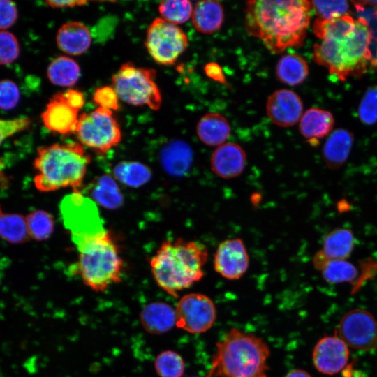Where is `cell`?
Here are the masks:
<instances>
[{"label":"cell","instance_id":"obj_1","mask_svg":"<svg viewBox=\"0 0 377 377\" xmlns=\"http://www.w3.org/2000/svg\"><path fill=\"white\" fill-rule=\"evenodd\" d=\"M313 31L320 39L313 48L316 64L342 81L365 72L371 59L372 34L364 17L345 15L330 20L317 18Z\"/></svg>","mask_w":377,"mask_h":377},{"label":"cell","instance_id":"obj_2","mask_svg":"<svg viewBox=\"0 0 377 377\" xmlns=\"http://www.w3.org/2000/svg\"><path fill=\"white\" fill-rule=\"evenodd\" d=\"M312 6L305 0H253L246 4L247 34L259 38L267 50L279 54L302 45L310 23Z\"/></svg>","mask_w":377,"mask_h":377},{"label":"cell","instance_id":"obj_3","mask_svg":"<svg viewBox=\"0 0 377 377\" xmlns=\"http://www.w3.org/2000/svg\"><path fill=\"white\" fill-rule=\"evenodd\" d=\"M208 258L205 245L182 238L163 242L150 260L156 283L173 297L194 285L205 275Z\"/></svg>","mask_w":377,"mask_h":377},{"label":"cell","instance_id":"obj_4","mask_svg":"<svg viewBox=\"0 0 377 377\" xmlns=\"http://www.w3.org/2000/svg\"><path fill=\"white\" fill-rule=\"evenodd\" d=\"M91 161L90 155L79 142L40 147L33 162L34 186L41 192L66 188L79 191Z\"/></svg>","mask_w":377,"mask_h":377},{"label":"cell","instance_id":"obj_5","mask_svg":"<svg viewBox=\"0 0 377 377\" xmlns=\"http://www.w3.org/2000/svg\"><path fill=\"white\" fill-rule=\"evenodd\" d=\"M269 349L260 337L231 328L216 344L208 377H267Z\"/></svg>","mask_w":377,"mask_h":377},{"label":"cell","instance_id":"obj_6","mask_svg":"<svg viewBox=\"0 0 377 377\" xmlns=\"http://www.w3.org/2000/svg\"><path fill=\"white\" fill-rule=\"evenodd\" d=\"M78 249L75 272L96 292H104L121 281L124 261L111 234L103 230L75 242Z\"/></svg>","mask_w":377,"mask_h":377},{"label":"cell","instance_id":"obj_7","mask_svg":"<svg viewBox=\"0 0 377 377\" xmlns=\"http://www.w3.org/2000/svg\"><path fill=\"white\" fill-rule=\"evenodd\" d=\"M156 71L132 62L123 64L112 77V86L122 101L134 106L160 109L162 96L156 82Z\"/></svg>","mask_w":377,"mask_h":377},{"label":"cell","instance_id":"obj_8","mask_svg":"<svg viewBox=\"0 0 377 377\" xmlns=\"http://www.w3.org/2000/svg\"><path fill=\"white\" fill-rule=\"evenodd\" d=\"M74 133L79 143L99 155L105 154L121 140V128L112 111L98 107L80 115Z\"/></svg>","mask_w":377,"mask_h":377},{"label":"cell","instance_id":"obj_9","mask_svg":"<svg viewBox=\"0 0 377 377\" xmlns=\"http://www.w3.org/2000/svg\"><path fill=\"white\" fill-rule=\"evenodd\" d=\"M187 46L188 38L178 25L161 17L154 19L149 24L145 47L156 63L165 66L174 64Z\"/></svg>","mask_w":377,"mask_h":377},{"label":"cell","instance_id":"obj_10","mask_svg":"<svg viewBox=\"0 0 377 377\" xmlns=\"http://www.w3.org/2000/svg\"><path fill=\"white\" fill-rule=\"evenodd\" d=\"M336 334L353 349H377V320L366 309H354L346 313L339 323Z\"/></svg>","mask_w":377,"mask_h":377},{"label":"cell","instance_id":"obj_11","mask_svg":"<svg viewBox=\"0 0 377 377\" xmlns=\"http://www.w3.org/2000/svg\"><path fill=\"white\" fill-rule=\"evenodd\" d=\"M176 325L192 334L209 330L216 319L214 302L208 296L191 293L182 297L176 309Z\"/></svg>","mask_w":377,"mask_h":377},{"label":"cell","instance_id":"obj_12","mask_svg":"<svg viewBox=\"0 0 377 377\" xmlns=\"http://www.w3.org/2000/svg\"><path fill=\"white\" fill-rule=\"evenodd\" d=\"M61 210L64 222L71 230L75 242L105 230L99 223L95 205L79 191H74L62 201Z\"/></svg>","mask_w":377,"mask_h":377},{"label":"cell","instance_id":"obj_13","mask_svg":"<svg viewBox=\"0 0 377 377\" xmlns=\"http://www.w3.org/2000/svg\"><path fill=\"white\" fill-rule=\"evenodd\" d=\"M214 270L228 280H237L246 272L249 256L246 246L240 238L221 242L214 254Z\"/></svg>","mask_w":377,"mask_h":377},{"label":"cell","instance_id":"obj_14","mask_svg":"<svg viewBox=\"0 0 377 377\" xmlns=\"http://www.w3.org/2000/svg\"><path fill=\"white\" fill-rule=\"evenodd\" d=\"M348 348L336 334L323 337L313 348V364L319 372L325 375L332 376L342 372L350 363Z\"/></svg>","mask_w":377,"mask_h":377},{"label":"cell","instance_id":"obj_15","mask_svg":"<svg viewBox=\"0 0 377 377\" xmlns=\"http://www.w3.org/2000/svg\"><path fill=\"white\" fill-rule=\"evenodd\" d=\"M266 113L274 124L281 127L292 126L300 121L303 114V103L293 91L279 89L269 96Z\"/></svg>","mask_w":377,"mask_h":377},{"label":"cell","instance_id":"obj_16","mask_svg":"<svg viewBox=\"0 0 377 377\" xmlns=\"http://www.w3.org/2000/svg\"><path fill=\"white\" fill-rule=\"evenodd\" d=\"M79 112L65 100L62 92L54 94L41 114L45 127L50 131L68 135L75 133L79 120Z\"/></svg>","mask_w":377,"mask_h":377},{"label":"cell","instance_id":"obj_17","mask_svg":"<svg viewBox=\"0 0 377 377\" xmlns=\"http://www.w3.org/2000/svg\"><path fill=\"white\" fill-rule=\"evenodd\" d=\"M246 164V154L235 142H225L217 147L210 158L212 171L219 177L230 179L239 177Z\"/></svg>","mask_w":377,"mask_h":377},{"label":"cell","instance_id":"obj_18","mask_svg":"<svg viewBox=\"0 0 377 377\" xmlns=\"http://www.w3.org/2000/svg\"><path fill=\"white\" fill-rule=\"evenodd\" d=\"M91 40L88 27L77 21L62 24L56 36L58 47L66 54L73 56L80 55L87 51Z\"/></svg>","mask_w":377,"mask_h":377},{"label":"cell","instance_id":"obj_19","mask_svg":"<svg viewBox=\"0 0 377 377\" xmlns=\"http://www.w3.org/2000/svg\"><path fill=\"white\" fill-rule=\"evenodd\" d=\"M334 119L327 110L312 108L302 114L299 124L302 135L313 146H317L320 140L327 135L333 128Z\"/></svg>","mask_w":377,"mask_h":377},{"label":"cell","instance_id":"obj_20","mask_svg":"<svg viewBox=\"0 0 377 377\" xmlns=\"http://www.w3.org/2000/svg\"><path fill=\"white\" fill-rule=\"evenodd\" d=\"M354 142L353 134L344 128L334 131L323 147V158L331 170L342 167L348 160Z\"/></svg>","mask_w":377,"mask_h":377},{"label":"cell","instance_id":"obj_21","mask_svg":"<svg viewBox=\"0 0 377 377\" xmlns=\"http://www.w3.org/2000/svg\"><path fill=\"white\" fill-rule=\"evenodd\" d=\"M140 319L147 332L154 334H163L176 325L175 309L165 302H151L142 309Z\"/></svg>","mask_w":377,"mask_h":377},{"label":"cell","instance_id":"obj_22","mask_svg":"<svg viewBox=\"0 0 377 377\" xmlns=\"http://www.w3.org/2000/svg\"><path fill=\"white\" fill-rule=\"evenodd\" d=\"M313 264L328 283H360L358 267L346 260H327L322 256H316L313 258Z\"/></svg>","mask_w":377,"mask_h":377},{"label":"cell","instance_id":"obj_23","mask_svg":"<svg viewBox=\"0 0 377 377\" xmlns=\"http://www.w3.org/2000/svg\"><path fill=\"white\" fill-rule=\"evenodd\" d=\"M160 159L167 172L173 175H182L191 165L193 151L185 141L172 140L161 149Z\"/></svg>","mask_w":377,"mask_h":377},{"label":"cell","instance_id":"obj_24","mask_svg":"<svg viewBox=\"0 0 377 377\" xmlns=\"http://www.w3.org/2000/svg\"><path fill=\"white\" fill-rule=\"evenodd\" d=\"M230 126L221 114L209 112L202 116L196 126L199 140L205 145L219 147L224 144L230 134Z\"/></svg>","mask_w":377,"mask_h":377},{"label":"cell","instance_id":"obj_25","mask_svg":"<svg viewBox=\"0 0 377 377\" xmlns=\"http://www.w3.org/2000/svg\"><path fill=\"white\" fill-rule=\"evenodd\" d=\"M191 18L193 25L198 32L214 34L221 27L223 22V6L218 1H199L193 6Z\"/></svg>","mask_w":377,"mask_h":377},{"label":"cell","instance_id":"obj_26","mask_svg":"<svg viewBox=\"0 0 377 377\" xmlns=\"http://www.w3.org/2000/svg\"><path fill=\"white\" fill-rule=\"evenodd\" d=\"M355 239L351 230L338 228L327 233L319 251L327 260H346L355 247Z\"/></svg>","mask_w":377,"mask_h":377},{"label":"cell","instance_id":"obj_27","mask_svg":"<svg viewBox=\"0 0 377 377\" xmlns=\"http://www.w3.org/2000/svg\"><path fill=\"white\" fill-rule=\"evenodd\" d=\"M309 74L306 61L300 55L287 54L282 56L276 66V75L281 82L290 86L302 83Z\"/></svg>","mask_w":377,"mask_h":377},{"label":"cell","instance_id":"obj_28","mask_svg":"<svg viewBox=\"0 0 377 377\" xmlns=\"http://www.w3.org/2000/svg\"><path fill=\"white\" fill-rule=\"evenodd\" d=\"M80 68L72 58L60 56L48 65L47 76L54 85L68 87L73 86L80 79Z\"/></svg>","mask_w":377,"mask_h":377},{"label":"cell","instance_id":"obj_29","mask_svg":"<svg viewBox=\"0 0 377 377\" xmlns=\"http://www.w3.org/2000/svg\"><path fill=\"white\" fill-rule=\"evenodd\" d=\"M91 197L101 205L108 209L119 207L123 202L120 189L112 177L103 175L95 181L91 187Z\"/></svg>","mask_w":377,"mask_h":377},{"label":"cell","instance_id":"obj_30","mask_svg":"<svg viewBox=\"0 0 377 377\" xmlns=\"http://www.w3.org/2000/svg\"><path fill=\"white\" fill-rule=\"evenodd\" d=\"M29 237L25 218L18 214L6 213L0 206V237L12 244H20Z\"/></svg>","mask_w":377,"mask_h":377},{"label":"cell","instance_id":"obj_31","mask_svg":"<svg viewBox=\"0 0 377 377\" xmlns=\"http://www.w3.org/2000/svg\"><path fill=\"white\" fill-rule=\"evenodd\" d=\"M114 177L121 183L132 187H138L147 183L151 172L145 165L136 161H122L114 168Z\"/></svg>","mask_w":377,"mask_h":377},{"label":"cell","instance_id":"obj_32","mask_svg":"<svg viewBox=\"0 0 377 377\" xmlns=\"http://www.w3.org/2000/svg\"><path fill=\"white\" fill-rule=\"evenodd\" d=\"M29 236L38 241L45 240L52 234L54 221L51 214L44 210H35L25 218Z\"/></svg>","mask_w":377,"mask_h":377},{"label":"cell","instance_id":"obj_33","mask_svg":"<svg viewBox=\"0 0 377 377\" xmlns=\"http://www.w3.org/2000/svg\"><path fill=\"white\" fill-rule=\"evenodd\" d=\"M193 10V6L188 0H167L158 4L161 18L176 25L187 22L192 16Z\"/></svg>","mask_w":377,"mask_h":377},{"label":"cell","instance_id":"obj_34","mask_svg":"<svg viewBox=\"0 0 377 377\" xmlns=\"http://www.w3.org/2000/svg\"><path fill=\"white\" fill-rule=\"evenodd\" d=\"M154 367L160 377H182L185 369L183 358L172 350L161 352L155 360Z\"/></svg>","mask_w":377,"mask_h":377},{"label":"cell","instance_id":"obj_35","mask_svg":"<svg viewBox=\"0 0 377 377\" xmlns=\"http://www.w3.org/2000/svg\"><path fill=\"white\" fill-rule=\"evenodd\" d=\"M358 115L366 125L377 122V86L370 87L364 93L358 108Z\"/></svg>","mask_w":377,"mask_h":377},{"label":"cell","instance_id":"obj_36","mask_svg":"<svg viewBox=\"0 0 377 377\" xmlns=\"http://www.w3.org/2000/svg\"><path fill=\"white\" fill-rule=\"evenodd\" d=\"M311 3L320 19L330 20L348 15L349 3L345 0L313 1Z\"/></svg>","mask_w":377,"mask_h":377},{"label":"cell","instance_id":"obj_37","mask_svg":"<svg viewBox=\"0 0 377 377\" xmlns=\"http://www.w3.org/2000/svg\"><path fill=\"white\" fill-rule=\"evenodd\" d=\"M20 45L15 35L0 30V65H8L15 61L20 54Z\"/></svg>","mask_w":377,"mask_h":377},{"label":"cell","instance_id":"obj_38","mask_svg":"<svg viewBox=\"0 0 377 377\" xmlns=\"http://www.w3.org/2000/svg\"><path fill=\"white\" fill-rule=\"evenodd\" d=\"M119 98L112 86H103L97 88L93 94V101L98 108L111 111L118 110Z\"/></svg>","mask_w":377,"mask_h":377},{"label":"cell","instance_id":"obj_39","mask_svg":"<svg viewBox=\"0 0 377 377\" xmlns=\"http://www.w3.org/2000/svg\"><path fill=\"white\" fill-rule=\"evenodd\" d=\"M20 98L17 84L10 80L0 81V108L10 110L18 103Z\"/></svg>","mask_w":377,"mask_h":377},{"label":"cell","instance_id":"obj_40","mask_svg":"<svg viewBox=\"0 0 377 377\" xmlns=\"http://www.w3.org/2000/svg\"><path fill=\"white\" fill-rule=\"evenodd\" d=\"M31 125V120L27 117L14 119H0V145L7 138L26 130Z\"/></svg>","mask_w":377,"mask_h":377},{"label":"cell","instance_id":"obj_41","mask_svg":"<svg viewBox=\"0 0 377 377\" xmlns=\"http://www.w3.org/2000/svg\"><path fill=\"white\" fill-rule=\"evenodd\" d=\"M15 3L10 0H0V30L12 27L17 19Z\"/></svg>","mask_w":377,"mask_h":377},{"label":"cell","instance_id":"obj_42","mask_svg":"<svg viewBox=\"0 0 377 377\" xmlns=\"http://www.w3.org/2000/svg\"><path fill=\"white\" fill-rule=\"evenodd\" d=\"M66 102L73 108L80 111L84 104V96L78 89H69L62 92Z\"/></svg>","mask_w":377,"mask_h":377},{"label":"cell","instance_id":"obj_43","mask_svg":"<svg viewBox=\"0 0 377 377\" xmlns=\"http://www.w3.org/2000/svg\"><path fill=\"white\" fill-rule=\"evenodd\" d=\"M205 71L206 75L211 79L219 82L221 83H225V77L219 65L214 62L207 64L205 66Z\"/></svg>","mask_w":377,"mask_h":377},{"label":"cell","instance_id":"obj_44","mask_svg":"<svg viewBox=\"0 0 377 377\" xmlns=\"http://www.w3.org/2000/svg\"><path fill=\"white\" fill-rule=\"evenodd\" d=\"M45 3L53 8H66L84 6L86 1H46Z\"/></svg>","mask_w":377,"mask_h":377},{"label":"cell","instance_id":"obj_45","mask_svg":"<svg viewBox=\"0 0 377 377\" xmlns=\"http://www.w3.org/2000/svg\"><path fill=\"white\" fill-rule=\"evenodd\" d=\"M342 377H365V376L355 368L354 362H350L341 372Z\"/></svg>","mask_w":377,"mask_h":377},{"label":"cell","instance_id":"obj_46","mask_svg":"<svg viewBox=\"0 0 377 377\" xmlns=\"http://www.w3.org/2000/svg\"><path fill=\"white\" fill-rule=\"evenodd\" d=\"M285 377H312L307 371L301 369H296L290 371L286 374Z\"/></svg>","mask_w":377,"mask_h":377},{"label":"cell","instance_id":"obj_47","mask_svg":"<svg viewBox=\"0 0 377 377\" xmlns=\"http://www.w3.org/2000/svg\"><path fill=\"white\" fill-rule=\"evenodd\" d=\"M376 63L377 64V52H376Z\"/></svg>","mask_w":377,"mask_h":377},{"label":"cell","instance_id":"obj_48","mask_svg":"<svg viewBox=\"0 0 377 377\" xmlns=\"http://www.w3.org/2000/svg\"><path fill=\"white\" fill-rule=\"evenodd\" d=\"M207 377H208V376H207Z\"/></svg>","mask_w":377,"mask_h":377}]
</instances>
